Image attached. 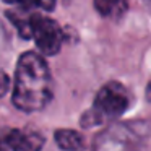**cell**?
<instances>
[{"label":"cell","mask_w":151,"mask_h":151,"mask_svg":"<svg viewBox=\"0 0 151 151\" xmlns=\"http://www.w3.org/2000/svg\"><path fill=\"white\" fill-rule=\"evenodd\" d=\"M0 151H10L8 146H7V141H5V135L0 137Z\"/></svg>","instance_id":"obj_10"},{"label":"cell","mask_w":151,"mask_h":151,"mask_svg":"<svg viewBox=\"0 0 151 151\" xmlns=\"http://www.w3.org/2000/svg\"><path fill=\"white\" fill-rule=\"evenodd\" d=\"M5 141L10 151H41L44 137L29 128H13L5 133Z\"/></svg>","instance_id":"obj_5"},{"label":"cell","mask_w":151,"mask_h":151,"mask_svg":"<svg viewBox=\"0 0 151 151\" xmlns=\"http://www.w3.org/2000/svg\"><path fill=\"white\" fill-rule=\"evenodd\" d=\"M4 2L10 5H20L23 8L39 7L44 10H54V7H55V0H4Z\"/></svg>","instance_id":"obj_8"},{"label":"cell","mask_w":151,"mask_h":151,"mask_svg":"<svg viewBox=\"0 0 151 151\" xmlns=\"http://www.w3.org/2000/svg\"><path fill=\"white\" fill-rule=\"evenodd\" d=\"M52 98V78L46 60L36 52L20 57L13 83V104L24 112H37Z\"/></svg>","instance_id":"obj_1"},{"label":"cell","mask_w":151,"mask_h":151,"mask_svg":"<svg viewBox=\"0 0 151 151\" xmlns=\"http://www.w3.org/2000/svg\"><path fill=\"white\" fill-rule=\"evenodd\" d=\"M31 37L34 39L37 49L46 55H54L60 50L63 42V34L60 26L54 20L41 15L29 18Z\"/></svg>","instance_id":"obj_4"},{"label":"cell","mask_w":151,"mask_h":151,"mask_svg":"<svg viewBox=\"0 0 151 151\" xmlns=\"http://www.w3.org/2000/svg\"><path fill=\"white\" fill-rule=\"evenodd\" d=\"M128 104H130V94L124 85L117 81L106 83L96 94L94 106L81 117V125L85 128H89L109 119H115L127 111Z\"/></svg>","instance_id":"obj_2"},{"label":"cell","mask_w":151,"mask_h":151,"mask_svg":"<svg viewBox=\"0 0 151 151\" xmlns=\"http://www.w3.org/2000/svg\"><path fill=\"white\" fill-rule=\"evenodd\" d=\"M94 7L102 17L117 20L127 12L128 0H94Z\"/></svg>","instance_id":"obj_7"},{"label":"cell","mask_w":151,"mask_h":151,"mask_svg":"<svg viewBox=\"0 0 151 151\" xmlns=\"http://www.w3.org/2000/svg\"><path fill=\"white\" fill-rule=\"evenodd\" d=\"M146 98H148V101L151 102V81L148 83V88H146Z\"/></svg>","instance_id":"obj_11"},{"label":"cell","mask_w":151,"mask_h":151,"mask_svg":"<svg viewBox=\"0 0 151 151\" xmlns=\"http://www.w3.org/2000/svg\"><path fill=\"white\" fill-rule=\"evenodd\" d=\"M143 133L130 124L106 128L94 143V151H141Z\"/></svg>","instance_id":"obj_3"},{"label":"cell","mask_w":151,"mask_h":151,"mask_svg":"<svg viewBox=\"0 0 151 151\" xmlns=\"http://www.w3.org/2000/svg\"><path fill=\"white\" fill-rule=\"evenodd\" d=\"M55 143L63 151H80L85 146V138L75 130L62 128L55 132Z\"/></svg>","instance_id":"obj_6"},{"label":"cell","mask_w":151,"mask_h":151,"mask_svg":"<svg viewBox=\"0 0 151 151\" xmlns=\"http://www.w3.org/2000/svg\"><path fill=\"white\" fill-rule=\"evenodd\" d=\"M8 88H10V78L5 72H0V98H4Z\"/></svg>","instance_id":"obj_9"}]
</instances>
